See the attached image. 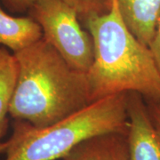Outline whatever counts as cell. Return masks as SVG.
I'll return each instance as SVG.
<instances>
[{
  "mask_svg": "<svg viewBox=\"0 0 160 160\" xmlns=\"http://www.w3.org/2000/svg\"><path fill=\"white\" fill-rule=\"evenodd\" d=\"M149 47L151 51L152 55H153L155 62L157 64L158 69L160 72V16L158 21V23H157V27H156L153 38L149 43Z\"/></svg>",
  "mask_w": 160,
  "mask_h": 160,
  "instance_id": "11",
  "label": "cell"
},
{
  "mask_svg": "<svg viewBox=\"0 0 160 160\" xmlns=\"http://www.w3.org/2000/svg\"><path fill=\"white\" fill-rule=\"evenodd\" d=\"M8 147V142H1L0 141V153H4L6 152V149Z\"/></svg>",
  "mask_w": 160,
  "mask_h": 160,
  "instance_id": "14",
  "label": "cell"
},
{
  "mask_svg": "<svg viewBox=\"0 0 160 160\" xmlns=\"http://www.w3.org/2000/svg\"><path fill=\"white\" fill-rule=\"evenodd\" d=\"M155 103V102H154ZM155 104H156V105H157V107H158V109H159L160 110V102H158V103H155Z\"/></svg>",
  "mask_w": 160,
  "mask_h": 160,
  "instance_id": "15",
  "label": "cell"
},
{
  "mask_svg": "<svg viewBox=\"0 0 160 160\" xmlns=\"http://www.w3.org/2000/svg\"><path fill=\"white\" fill-rule=\"evenodd\" d=\"M149 108L152 116V118L154 120L155 125L160 132V110L158 109L157 105L154 102H149Z\"/></svg>",
  "mask_w": 160,
  "mask_h": 160,
  "instance_id": "13",
  "label": "cell"
},
{
  "mask_svg": "<svg viewBox=\"0 0 160 160\" xmlns=\"http://www.w3.org/2000/svg\"><path fill=\"white\" fill-rule=\"evenodd\" d=\"M127 92L90 103L69 117L45 127L15 120L6 160H57L89 138L128 130Z\"/></svg>",
  "mask_w": 160,
  "mask_h": 160,
  "instance_id": "3",
  "label": "cell"
},
{
  "mask_svg": "<svg viewBox=\"0 0 160 160\" xmlns=\"http://www.w3.org/2000/svg\"><path fill=\"white\" fill-rule=\"evenodd\" d=\"M118 5L130 31L149 46L160 16V0H118Z\"/></svg>",
  "mask_w": 160,
  "mask_h": 160,
  "instance_id": "6",
  "label": "cell"
},
{
  "mask_svg": "<svg viewBox=\"0 0 160 160\" xmlns=\"http://www.w3.org/2000/svg\"><path fill=\"white\" fill-rule=\"evenodd\" d=\"M62 160H128L127 133L109 132L89 138Z\"/></svg>",
  "mask_w": 160,
  "mask_h": 160,
  "instance_id": "7",
  "label": "cell"
},
{
  "mask_svg": "<svg viewBox=\"0 0 160 160\" xmlns=\"http://www.w3.org/2000/svg\"><path fill=\"white\" fill-rule=\"evenodd\" d=\"M128 160H160V132L144 98L127 92Z\"/></svg>",
  "mask_w": 160,
  "mask_h": 160,
  "instance_id": "5",
  "label": "cell"
},
{
  "mask_svg": "<svg viewBox=\"0 0 160 160\" xmlns=\"http://www.w3.org/2000/svg\"><path fill=\"white\" fill-rule=\"evenodd\" d=\"M43 38V30L33 18L14 17L0 6V46L17 52Z\"/></svg>",
  "mask_w": 160,
  "mask_h": 160,
  "instance_id": "8",
  "label": "cell"
},
{
  "mask_svg": "<svg viewBox=\"0 0 160 160\" xmlns=\"http://www.w3.org/2000/svg\"><path fill=\"white\" fill-rule=\"evenodd\" d=\"M6 6L12 12H22L29 11L38 0H3Z\"/></svg>",
  "mask_w": 160,
  "mask_h": 160,
  "instance_id": "12",
  "label": "cell"
},
{
  "mask_svg": "<svg viewBox=\"0 0 160 160\" xmlns=\"http://www.w3.org/2000/svg\"><path fill=\"white\" fill-rule=\"evenodd\" d=\"M91 34L94 56L87 71L92 102L135 92L149 102H160V72L149 47L126 26L118 0L108 12L82 22Z\"/></svg>",
  "mask_w": 160,
  "mask_h": 160,
  "instance_id": "2",
  "label": "cell"
},
{
  "mask_svg": "<svg viewBox=\"0 0 160 160\" xmlns=\"http://www.w3.org/2000/svg\"><path fill=\"white\" fill-rule=\"evenodd\" d=\"M19 66L14 53L0 46V141L8 129V115L17 84Z\"/></svg>",
  "mask_w": 160,
  "mask_h": 160,
  "instance_id": "9",
  "label": "cell"
},
{
  "mask_svg": "<svg viewBox=\"0 0 160 160\" xmlns=\"http://www.w3.org/2000/svg\"><path fill=\"white\" fill-rule=\"evenodd\" d=\"M29 13L41 26L43 38L72 68L87 73L93 62V40L74 8L62 0H38Z\"/></svg>",
  "mask_w": 160,
  "mask_h": 160,
  "instance_id": "4",
  "label": "cell"
},
{
  "mask_svg": "<svg viewBox=\"0 0 160 160\" xmlns=\"http://www.w3.org/2000/svg\"><path fill=\"white\" fill-rule=\"evenodd\" d=\"M72 8H74L79 15L82 22L88 18L102 15L110 10L112 0H62Z\"/></svg>",
  "mask_w": 160,
  "mask_h": 160,
  "instance_id": "10",
  "label": "cell"
},
{
  "mask_svg": "<svg viewBox=\"0 0 160 160\" xmlns=\"http://www.w3.org/2000/svg\"><path fill=\"white\" fill-rule=\"evenodd\" d=\"M14 55L19 73L9 108L12 118L45 127L92 103L86 73L72 68L44 38Z\"/></svg>",
  "mask_w": 160,
  "mask_h": 160,
  "instance_id": "1",
  "label": "cell"
}]
</instances>
